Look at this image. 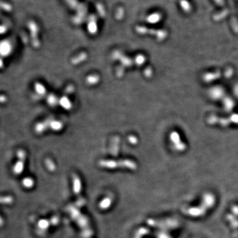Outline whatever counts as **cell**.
<instances>
[{
  "label": "cell",
  "mask_w": 238,
  "mask_h": 238,
  "mask_svg": "<svg viewBox=\"0 0 238 238\" xmlns=\"http://www.w3.org/2000/svg\"><path fill=\"white\" fill-rule=\"evenodd\" d=\"M144 57L142 56H141V55L137 56L136 58V63H137L138 64H142V63L144 62Z\"/></svg>",
  "instance_id": "obj_18"
},
{
  "label": "cell",
  "mask_w": 238,
  "mask_h": 238,
  "mask_svg": "<svg viewBox=\"0 0 238 238\" xmlns=\"http://www.w3.org/2000/svg\"><path fill=\"white\" fill-rule=\"evenodd\" d=\"M47 224H48L47 222L46 221H44V220L43 221H41L40 223H39V226L41 227H42L43 228H45L47 226Z\"/></svg>",
  "instance_id": "obj_21"
},
{
  "label": "cell",
  "mask_w": 238,
  "mask_h": 238,
  "mask_svg": "<svg viewBox=\"0 0 238 238\" xmlns=\"http://www.w3.org/2000/svg\"><path fill=\"white\" fill-rule=\"evenodd\" d=\"M99 165L102 167L112 169L118 166L128 167L130 169H134L136 167V165L133 162L127 159L119 162H115L113 160H101L99 162Z\"/></svg>",
  "instance_id": "obj_1"
},
{
  "label": "cell",
  "mask_w": 238,
  "mask_h": 238,
  "mask_svg": "<svg viewBox=\"0 0 238 238\" xmlns=\"http://www.w3.org/2000/svg\"><path fill=\"white\" fill-rule=\"evenodd\" d=\"M35 89L37 94L40 96H42L44 95H45L46 93V90L45 87L41 83H36L35 84Z\"/></svg>",
  "instance_id": "obj_10"
},
{
  "label": "cell",
  "mask_w": 238,
  "mask_h": 238,
  "mask_svg": "<svg viewBox=\"0 0 238 238\" xmlns=\"http://www.w3.org/2000/svg\"><path fill=\"white\" fill-rule=\"evenodd\" d=\"M128 141L129 142L130 144H135L136 142V137L133 136H130L128 137Z\"/></svg>",
  "instance_id": "obj_19"
},
{
  "label": "cell",
  "mask_w": 238,
  "mask_h": 238,
  "mask_svg": "<svg viewBox=\"0 0 238 238\" xmlns=\"http://www.w3.org/2000/svg\"><path fill=\"white\" fill-rule=\"evenodd\" d=\"M1 101H2V103H4V102H6V96H4L3 95H2L1 96Z\"/></svg>",
  "instance_id": "obj_22"
},
{
  "label": "cell",
  "mask_w": 238,
  "mask_h": 238,
  "mask_svg": "<svg viewBox=\"0 0 238 238\" xmlns=\"http://www.w3.org/2000/svg\"><path fill=\"white\" fill-rule=\"evenodd\" d=\"M50 128L54 131H60L63 128V124L60 121L52 120L50 123Z\"/></svg>",
  "instance_id": "obj_9"
},
{
  "label": "cell",
  "mask_w": 238,
  "mask_h": 238,
  "mask_svg": "<svg viewBox=\"0 0 238 238\" xmlns=\"http://www.w3.org/2000/svg\"><path fill=\"white\" fill-rule=\"evenodd\" d=\"M59 103L62 107L66 110H70L72 107L71 102L66 96L62 97V98H60V99L59 100Z\"/></svg>",
  "instance_id": "obj_7"
},
{
  "label": "cell",
  "mask_w": 238,
  "mask_h": 238,
  "mask_svg": "<svg viewBox=\"0 0 238 238\" xmlns=\"http://www.w3.org/2000/svg\"><path fill=\"white\" fill-rule=\"evenodd\" d=\"M110 205V200L109 198H105V200L101 202V204H100V207L102 208H108L109 206Z\"/></svg>",
  "instance_id": "obj_15"
},
{
  "label": "cell",
  "mask_w": 238,
  "mask_h": 238,
  "mask_svg": "<svg viewBox=\"0 0 238 238\" xmlns=\"http://www.w3.org/2000/svg\"><path fill=\"white\" fill-rule=\"evenodd\" d=\"M124 74V69L121 66L118 67V68L116 69V76L119 77H121Z\"/></svg>",
  "instance_id": "obj_17"
},
{
  "label": "cell",
  "mask_w": 238,
  "mask_h": 238,
  "mask_svg": "<svg viewBox=\"0 0 238 238\" xmlns=\"http://www.w3.org/2000/svg\"><path fill=\"white\" fill-rule=\"evenodd\" d=\"M119 144H120V138L119 136H115L112 140H111L110 144V152L114 155L118 154V152L119 149Z\"/></svg>",
  "instance_id": "obj_5"
},
{
  "label": "cell",
  "mask_w": 238,
  "mask_h": 238,
  "mask_svg": "<svg viewBox=\"0 0 238 238\" xmlns=\"http://www.w3.org/2000/svg\"><path fill=\"white\" fill-rule=\"evenodd\" d=\"M45 163H46V166L47 168L48 169V170H50V171H54L55 169H56V166H55L54 163L53 162L52 160H51L49 158L46 159Z\"/></svg>",
  "instance_id": "obj_13"
},
{
  "label": "cell",
  "mask_w": 238,
  "mask_h": 238,
  "mask_svg": "<svg viewBox=\"0 0 238 238\" xmlns=\"http://www.w3.org/2000/svg\"><path fill=\"white\" fill-rule=\"evenodd\" d=\"M58 103H59V100L55 95L50 94L48 96L47 103L50 106H55Z\"/></svg>",
  "instance_id": "obj_11"
},
{
  "label": "cell",
  "mask_w": 238,
  "mask_h": 238,
  "mask_svg": "<svg viewBox=\"0 0 238 238\" xmlns=\"http://www.w3.org/2000/svg\"><path fill=\"white\" fill-rule=\"evenodd\" d=\"M113 58L115 60H119L125 66H130L132 64V62L128 58L124 56L119 51H115L113 54Z\"/></svg>",
  "instance_id": "obj_2"
},
{
  "label": "cell",
  "mask_w": 238,
  "mask_h": 238,
  "mask_svg": "<svg viewBox=\"0 0 238 238\" xmlns=\"http://www.w3.org/2000/svg\"><path fill=\"white\" fill-rule=\"evenodd\" d=\"M87 58V54L86 52H81L80 54L76 56V57L73 58L71 60L72 64L77 65L80 64V63L85 61Z\"/></svg>",
  "instance_id": "obj_6"
},
{
  "label": "cell",
  "mask_w": 238,
  "mask_h": 238,
  "mask_svg": "<svg viewBox=\"0 0 238 238\" xmlns=\"http://www.w3.org/2000/svg\"><path fill=\"white\" fill-rule=\"evenodd\" d=\"M99 81V76L97 74L89 75L87 77L86 83L89 85H94Z\"/></svg>",
  "instance_id": "obj_8"
},
{
  "label": "cell",
  "mask_w": 238,
  "mask_h": 238,
  "mask_svg": "<svg viewBox=\"0 0 238 238\" xmlns=\"http://www.w3.org/2000/svg\"><path fill=\"white\" fill-rule=\"evenodd\" d=\"M24 161H25V160L19 159V161L16 163L15 166L13 169L14 172L16 174H19L23 171V168H24Z\"/></svg>",
  "instance_id": "obj_12"
},
{
  "label": "cell",
  "mask_w": 238,
  "mask_h": 238,
  "mask_svg": "<svg viewBox=\"0 0 238 238\" xmlns=\"http://www.w3.org/2000/svg\"><path fill=\"white\" fill-rule=\"evenodd\" d=\"M74 87H73L72 85H69L68 87H67V89L66 90V91L67 92V93H72V92H74Z\"/></svg>",
  "instance_id": "obj_20"
},
{
  "label": "cell",
  "mask_w": 238,
  "mask_h": 238,
  "mask_svg": "<svg viewBox=\"0 0 238 238\" xmlns=\"http://www.w3.org/2000/svg\"><path fill=\"white\" fill-rule=\"evenodd\" d=\"M23 183L24 184V186L27 187V188H29V187H32L33 181H32V179H31L30 178H27V179H24Z\"/></svg>",
  "instance_id": "obj_14"
},
{
  "label": "cell",
  "mask_w": 238,
  "mask_h": 238,
  "mask_svg": "<svg viewBox=\"0 0 238 238\" xmlns=\"http://www.w3.org/2000/svg\"><path fill=\"white\" fill-rule=\"evenodd\" d=\"M12 50L11 45L8 41H3L1 44V54L2 56H7Z\"/></svg>",
  "instance_id": "obj_4"
},
{
  "label": "cell",
  "mask_w": 238,
  "mask_h": 238,
  "mask_svg": "<svg viewBox=\"0 0 238 238\" xmlns=\"http://www.w3.org/2000/svg\"><path fill=\"white\" fill-rule=\"evenodd\" d=\"M52 120V119H47L45 121H42V122L37 123L35 125V130L36 133L41 134L45 132V131L48 128V126H50V123Z\"/></svg>",
  "instance_id": "obj_3"
},
{
  "label": "cell",
  "mask_w": 238,
  "mask_h": 238,
  "mask_svg": "<svg viewBox=\"0 0 238 238\" xmlns=\"http://www.w3.org/2000/svg\"><path fill=\"white\" fill-rule=\"evenodd\" d=\"M159 18H160V15L159 14L156 13V14L152 15L150 16L149 17V22H151V23H155V22H156L158 19L159 20Z\"/></svg>",
  "instance_id": "obj_16"
}]
</instances>
